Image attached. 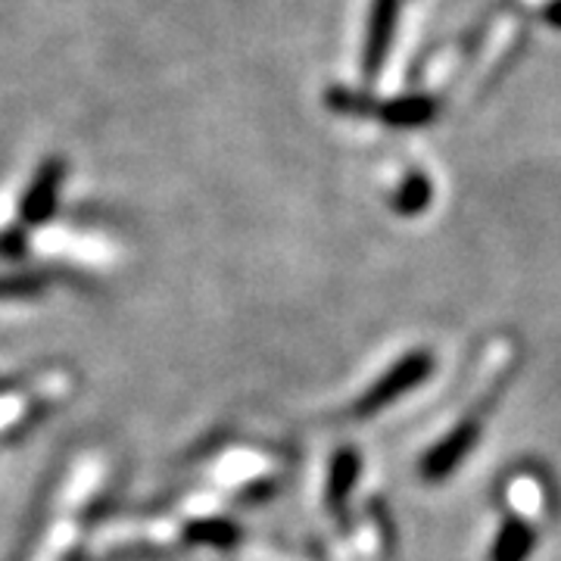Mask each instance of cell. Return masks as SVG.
I'll list each match as a JSON object with an SVG mask.
<instances>
[{
	"label": "cell",
	"instance_id": "1",
	"mask_svg": "<svg viewBox=\"0 0 561 561\" xmlns=\"http://www.w3.org/2000/svg\"><path fill=\"white\" fill-rule=\"evenodd\" d=\"M400 20V0H375L371 16H368V32H365V50H362V72L375 79L383 69L393 47V32Z\"/></svg>",
	"mask_w": 561,
	"mask_h": 561
},
{
	"label": "cell",
	"instance_id": "3",
	"mask_svg": "<svg viewBox=\"0 0 561 561\" xmlns=\"http://www.w3.org/2000/svg\"><path fill=\"white\" fill-rule=\"evenodd\" d=\"M474 434H478L474 424H465L456 434H449L446 440L437 443V446L431 449V456L424 459V474H427V478H446V474L465 459V453L471 449Z\"/></svg>",
	"mask_w": 561,
	"mask_h": 561
},
{
	"label": "cell",
	"instance_id": "2",
	"mask_svg": "<svg viewBox=\"0 0 561 561\" xmlns=\"http://www.w3.org/2000/svg\"><path fill=\"white\" fill-rule=\"evenodd\" d=\"M371 116H378L393 128H419V125H427L437 116V106L424 94H409V98H397L390 103H378Z\"/></svg>",
	"mask_w": 561,
	"mask_h": 561
},
{
	"label": "cell",
	"instance_id": "4",
	"mask_svg": "<svg viewBox=\"0 0 561 561\" xmlns=\"http://www.w3.org/2000/svg\"><path fill=\"white\" fill-rule=\"evenodd\" d=\"M427 375V356H409V359H402L393 371H390V378H383L378 383V390L365 400V409H378L387 400H397L402 390H409V387H415Z\"/></svg>",
	"mask_w": 561,
	"mask_h": 561
},
{
	"label": "cell",
	"instance_id": "6",
	"mask_svg": "<svg viewBox=\"0 0 561 561\" xmlns=\"http://www.w3.org/2000/svg\"><path fill=\"white\" fill-rule=\"evenodd\" d=\"M431 201V184L421 179V175H412V179H405V184L400 187V194H397V206H400L402 213H419L424 209Z\"/></svg>",
	"mask_w": 561,
	"mask_h": 561
},
{
	"label": "cell",
	"instance_id": "5",
	"mask_svg": "<svg viewBox=\"0 0 561 561\" xmlns=\"http://www.w3.org/2000/svg\"><path fill=\"white\" fill-rule=\"evenodd\" d=\"M534 546V534L522 524H508L502 527L500 540L493 546V561H524Z\"/></svg>",
	"mask_w": 561,
	"mask_h": 561
},
{
	"label": "cell",
	"instance_id": "7",
	"mask_svg": "<svg viewBox=\"0 0 561 561\" xmlns=\"http://www.w3.org/2000/svg\"><path fill=\"white\" fill-rule=\"evenodd\" d=\"M54 181H57V165H47V172L41 175L32 201H28V216H41V209H47V201L54 197Z\"/></svg>",
	"mask_w": 561,
	"mask_h": 561
},
{
	"label": "cell",
	"instance_id": "8",
	"mask_svg": "<svg viewBox=\"0 0 561 561\" xmlns=\"http://www.w3.org/2000/svg\"><path fill=\"white\" fill-rule=\"evenodd\" d=\"M542 16H546V22H552L556 28H561V0H556V3H549Z\"/></svg>",
	"mask_w": 561,
	"mask_h": 561
}]
</instances>
